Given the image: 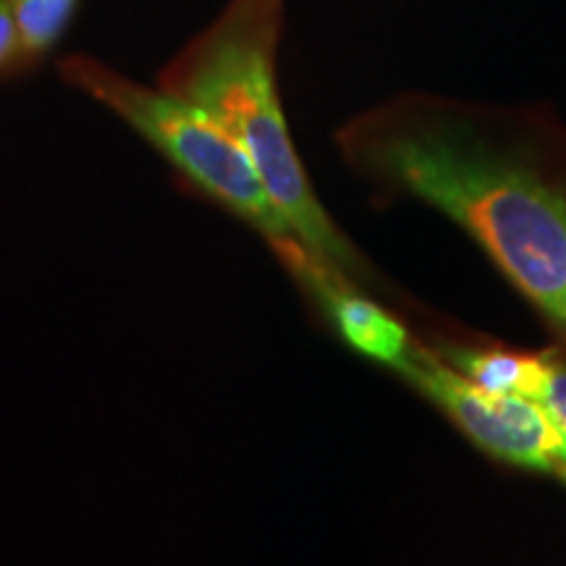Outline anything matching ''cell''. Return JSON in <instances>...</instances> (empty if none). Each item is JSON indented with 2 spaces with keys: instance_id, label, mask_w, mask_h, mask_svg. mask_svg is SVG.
<instances>
[{
  "instance_id": "1",
  "label": "cell",
  "mask_w": 566,
  "mask_h": 566,
  "mask_svg": "<svg viewBox=\"0 0 566 566\" xmlns=\"http://www.w3.org/2000/svg\"><path fill=\"white\" fill-rule=\"evenodd\" d=\"M359 171L441 210L566 331V187L483 126L428 103L396 105L344 132Z\"/></svg>"
},
{
  "instance_id": "2",
  "label": "cell",
  "mask_w": 566,
  "mask_h": 566,
  "mask_svg": "<svg viewBox=\"0 0 566 566\" xmlns=\"http://www.w3.org/2000/svg\"><path fill=\"white\" fill-rule=\"evenodd\" d=\"M275 0H239L229 19L168 76L166 90L210 113L242 145L304 250L349 281L367 265L317 200L275 90Z\"/></svg>"
},
{
  "instance_id": "3",
  "label": "cell",
  "mask_w": 566,
  "mask_h": 566,
  "mask_svg": "<svg viewBox=\"0 0 566 566\" xmlns=\"http://www.w3.org/2000/svg\"><path fill=\"white\" fill-rule=\"evenodd\" d=\"M71 69L74 84L118 113L197 189L258 229L271 247L283 239H294L250 155L210 113L197 108L187 97L168 90L137 87L124 76L87 61H74Z\"/></svg>"
},
{
  "instance_id": "4",
  "label": "cell",
  "mask_w": 566,
  "mask_h": 566,
  "mask_svg": "<svg viewBox=\"0 0 566 566\" xmlns=\"http://www.w3.org/2000/svg\"><path fill=\"white\" fill-rule=\"evenodd\" d=\"M394 373L443 409L488 454L566 480V433L541 401L483 391L441 354L417 344Z\"/></svg>"
},
{
  "instance_id": "5",
  "label": "cell",
  "mask_w": 566,
  "mask_h": 566,
  "mask_svg": "<svg viewBox=\"0 0 566 566\" xmlns=\"http://www.w3.org/2000/svg\"><path fill=\"white\" fill-rule=\"evenodd\" d=\"M441 357L467 380L491 394H516L541 401L546 391L551 359L514 354L504 349H467V346H446Z\"/></svg>"
},
{
  "instance_id": "6",
  "label": "cell",
  "mask_w": 566,
  "mask_h": 566,
  "mask_svg": "<svg viewBox=\"0 0 566 566\" xmlns=\"http://www.w3.org/2000/svg\"><path fill=\"white\" fill-rule=\"evenodd\" d=\"M74 3L76 0H11L21 48L30 53L51 48L66 27Z\"/></svg>"
},
{
  "instance_id": "7",
  "label": "cell",
  "mask_w": 566,
  "mask_h": 566,
  "mask_svg": "<svg viewBox=\"0 0 566 566\" xmlns=\"http://www.w3.org/2000/svg\"><path fill=\"white\" fill-rule=\"evenodd\" d=\"M541 405L548 409V415L554 417V422L566 433V365L564 363H551V375L546 391L541 396Z\"/></svg>"
},
{
  "instance_id": "8",
  "label": "cell",
  "mask_w": 566,
  "mask_h": 566,
  "mask_svg": "<svg viewBox=\"0 0 566 566\" xmlns=\"http://www.w3.org/2000/svg\"><path fill=\"white\" fill-rule=\"evenodd\" d=\"M21 45L17 13H13L11 0H0V63Z\"/></svg>"
}]
</instances>
